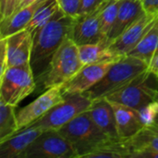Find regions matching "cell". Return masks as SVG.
<instances>
[{"label":"cell","instance_id":"obj_1","mask_svg":"<svg viewBox=\"0 0 158 158\" xmlns=\"http://www.w3.org/2000/svg\"><path fill=\"white\" fill-rule=\"evenodd\" d=\"M76 19L66 15L61 9L55 18L32 35L31 67L35 80L40 82L61 44L71 37Z\"/></svg>","mask_w":158,"mask_h":158},{"label":"cell","instance_id":"obj_2","mask_svg":"<svg viewBox=\"0 0 158 158\" xmlns=\"http://www.w3.org/2000/svg\"><path fill=\"white\" fill-rule=\"evenodd\" d=\"M147 69L148 64L143 60L131 56H123L113 63L98 83L83 94L92 101L106 98L128 85Z\"/></svg>","mask_w":158,"mask_h":158},{"label":"cell","instance_id":"obj_3","mask_svg":"<svg viewBox=\"0 0 158 158\" xmlns=\"http://www.w3.org/2000/svg\"><path fill=\"white\" fill-rule=\"evenodd\" d=\"M58 131L72 144L78 158H85L97 148L114 140L94 122L88 111L74 118Z\"/></svg>","mask_w":158,"mask_h":158},{"label":"cell","instance_id":"obj_4","mask_svg":"<svg viewBox=\"0 0 158 158\" xmlns=\"http://www.w3.org/2000/svg\"><path fill=\"white\" fill-rule=\"evenodd\" d=\"M83 67L79 46L71 37L65 40L55 54L48 70L40 81L44 89L64 85Z\"/></svg>","mask_w":158,"mask_h":158},{"label":"cell","instance_id":"obj_5","mask_svg":"<svg viewBox=\"0 0 158 158\" xmlns=\"http://www.w3.org/2000/svg\"><path fill=\"white\" fill-rule=\"evenodd\" d=\"M93 101L84 94L64 96V99L53 106L44 117L30 125L44 131H58L77 116L88 111Z\"/></svg>","mask_w":158,"mask_h":158},{"label":"cell","instance_id":"obj_6","mask_svg":"<svg viewBox=\"0 0 158 158\" xmlns=\"http://www.w3.org/2000/svg\"><path fill=\"white\" fill-rule=\"evenodd\" d=\"M36 80L31 64L9 67L0 76V98L17 106L34 92Z\"/></svg>","mask_w":158,"mask_h":158},{"label":"cell","instance_id":"obj_7","mask_svg":"<svg viewBox=\"0 0 158 158\" xmlns=\"http://www.w3.org/2000/svg\"><path fill=\"white\" fill-rule=\"evenodd\" d=\"M157 93L158 77L147 69L128 85L106 98L137 110L156 100Z\"/></svg>","mask_w":158,"mask_h":158},{"label":"cell","instance_id":"obj_8","mask_svg":"<svg viewBox=\"0 0 158 158\" xmlns=\"http://www.w3.org/2000/svg\"><path fill=\"white\" fill-rule=\"evenodd\" d=\"M23 158H78V155L58 131H44L27 149Z\"/></svg>","mask_w":158,"mask_h":158},{"label":"cell","instance_id":"obj_9","mask_svg":"<svg viewBox=\"0 0 158 158\" xmlns=\"http://www.w3.org/2000/svg\"><path fill=\"white\" fill-rule=\"evenodd\" d=\"M63 99L62 85L46 89L37 99L22 107L17 113L19 130L21 131L40 119Z\"/></svg>","mask_w":158,"mask_h":158},{"label":"cell","instance_id":"obj_10","mask_svg":"<svg viewBox=\"0 0 158 158\" xmlns=\"http://www.w3.org/2000/svg\"><path fill=\"white\" fill-rule=\"evenodd\" d=\"M113 63L114 62H106L83 66L62 86L63 95L67 96L87 92L104 78Z\"/></svg>","mask_w":158,"mask_h":158},{"label":"cell","instance_id":"obj_11","mask_svg":"<svg viewBox=\"0 0 158 158\" xmlns=\"http://www.w3.org/2000/svg\"><path fill=\"white\" fill-rule=\"evenodd\" d=\"M156 18L157 17L144 13L131 24L120 35L110 42L109 45L111 49L121 57L129 56Z\"/></svg>","mask_w":158,"mask_h":158},{"label":"cell","instance_id":"obj_12","mask_svg":"<svg viewBox=\"0 0 158 158\" xmlns=\"http://www.w3.org/2000/svg\"><path fill=\"white\" fill-rule=\"evenodd\" d=\"M105 5L89 15L76 19L71 38L78 45L107 41L102 33L100 21L101 13Z\"/></svg>","mask_w":158,"mask_h":158},{"label":"cell","instance_id":"obj_13","mask_svg":"<svg viewBox=\"0 0 158 158\" xmlns=\"http://www.w3.org/2000/svg\"><path fill=\"white\" fill-rule=\"evenodd\" d=\"M5 39L8 68L30 64L32 49L31 33L27 29H24Z\"/></svg>","mask_w":158,"mask_h":158},{"label":"cell","instance_id":"obj_14","mask_svg":"<svg viewBox=\"0 0 158 158\" xmlns=\"http://www.w3.org/2000/svg\"><path fill=\"white\" fill-rule=\"evenodd\" d=\"M44 131L37 127H27L0 143V158H23L31 144Z\"/></svg>","mask_w":158,"mask_h":158},{"label":"cell","instance_id":"obj_15","mask_svg":"<svg viewBox=\"0 0 158 158\" xmlns=\"http://www.w3.org/2000/svg\"><path fill=\"white\" fill-rule=\"evenodd\" d=\"M94 122L111 139H120L118 132L115 112L112 105L106 98L93 101L88 110Z\"/></svg>","mask_w":158,"mask_h":158},{"label":"cell","instance_id":"obj_16","mask_svg":"<svg viewBox=\"0 0 158 158\" xmlns=\"http://www.w3.org/2000/svg\"><path fill=\"white\" fill-rule=\"evenodd\" d=\"M108 101L114 108L118 132L120 139L128 140L145 128L141 122L136 109L114 101Z\"/></svg>","mask_w":158,"mask_h":158},{"label":"cell","instance_id":"obj_17","mask_svg":"<svg viewBox=\"0 0 158 158\" xmlns=\"http://www.w3.org/2000/svg\"><path fill=\"white\" fill-rule=\"evenodd\" d=\"M144 13L141 0H121L116 21L108 33L107 41L110 43L116 39Z\"/></svg>","mask_w":158,"mask_h":158},{"label":"cell","instance_id":"obj_18","mask_svg":"<svg viewBox=\"0 0 158 158\" xmlns=\"http://www.w3.org/2000/svg\"><path fill=\"white\" fill-rule=\"evenodd\" d=\"M44 1V0H37L31 5L15 11L11 16L1 20V38H6L19 31L26 29L29 23L31 22L35 11Z\"/></svg>","mask_w":158,"mask_h":158},{"label":"cell","instance_id":"obj_19","mask_svg":"<svg viewBox=\"0 0 158 158\" xmlns=\"http://www.w3.org/2000/svg\"><path fill=\"white\" fill-rule=\"evenodd\" d=\"M109 42H100L95 44H81L79 46L80 58L83 66L91 64H100L106 62H116L121 58L110 47Z\"/></svg>","mask_w":158,"mask_h":158},{"label":"cell","instance_id":"obj_20","mask_svg":"<svg viewBox=\"0 0 158 158\" xmlns=\"http://www.w3.org/2000/svg\"><path fill=\"white\" fill-rule=\"evenodd\" d=\"M158 52V17L129 56L143 60L149 66Z\"/></svg>","mask_w":158,"mask_h":158},{"label":"cell","instance_id":"obj_21","mask_svg":"<svg viewBox=\"0 0 158 158\" xmlns=\"http://www.w3.org/2000/svg\"><path fill=\"white\" fill-rule=\"evenodd\" d=\"M126 143L130 152V158L142 151L158 152V133L149 128H143L133 137L126 140Z\"/></svg>","mask_w":158,"mask_h":158},{"label":"cell","instance_id":"obj_22","mask_svg":"<svg viewBox=\"0 0 158 158\" xmlns=\"http://www.w3.org/2000/svg\"><path fill=\"white\" fill-rule=\"evenodd\" d=\"M59 9L60 7L57 0H44L35 11L26 29L31 33V35H33L37 31L52 20Z\"/></svg>","mask_w":158,"mask_h":158},{"label":"cell","instance_id":"obj_23","mask_svg":"<svg viewBox=\"0 0 158 158\" xmlns=\"http://www.w3.org/2000/svg\"><path fill=\"white\" fill-rule=\"evenodd\" d=\"M15 107L0 98V143L19 131Z\"/></svg>","mask_w":158,"mask_h":158},{"label":"cell","instance_id":"obj_24","mask_svg":"<svg viewBox=\"0 0 158 158\" xmlns=\"http://www.w3.org/2000/svg\"><path fill=\"white\" fill-rule=\"evenodd\" d=\"M120 2L121 0H108V2L105 5L102 10L101 19H100L101 31L103 35L106 38V40H107L108 33L111 31L116 21Z\"/></svg>","mask_w":158,"mask_h":158},{"label":"cell","instance_id":"obj_25","mask_svg":"<svg viewBox=\"0 0 158 158\" xmlns=\"http://www.w3.org/2000/svg\"><path fill=\"white\" fill-rule=\"evenodd\" d=\"M137 113L141 122L145 128L152 126L158 116V101L154 100L148 103L140 109H137Z\"/></svg>","mask_w":158,"mask_h":158},{"label":"cell","instance_id":"obj_26","mask_svg":"<svg viewBox=\"0 0 158 158\" xmlns=\"http://www.w3.org/2000/svg\"><path fill=\"white\" fill-rule=\"evenodd\" d=\"M82 0H57L60 9L68 16L74 19L79 17Z\"/></svg>","mask_w":158,"mask_h":158},{"label":"cell","instance_id":"obj_27","mask_svg":"<svg viewBox=\"0 0 158 158\" xmlns=\"http://www.w3.org/2000/svg\"><path fill=\"white\" fill-rule=\"evenodd\" d=\"M107 1L108 0H82L78 18H81V17H83V16L93 13L96 9L101 7L103 5H105Z\"/></svg>","mask_w":158,"mask_h":158},{"label":"cell","instance_id":"obj_28","mask_svg":"<svg viewBox=\"0 0 158 158\" xmlns=\"http://www.w3.org/2000/svg\"><path fill=\"white\" fill-rule=\"evenodd\" d=\"M0 76L5 73L8 68L7 64V52H6V43L5 38L0 39Z\"/></svg>","mask_w":158,"mask_h":158},{"label":"cell","instance_id":"obj_29","mask_svg":"<svg viewBox=\"0 0 158 158\" xmlns=\"http://www.w3.org/2000/svg\"><path fill=\"white\" fill-rule=\"evenodd\" d=\"M146 14L158 17V0H141Z\"/></svg>","mask_w":158,"mask_h":158},{"label":"cell","instance_id":"obj_30","mask_svg":"<svg viewBox=\"0 0 158 158\" xmlns=\"http://www.w3.org/2000/svg\"><path fill=\"white\" fill-rule=\"evenodd\" d=\"M19 3V0H6L5 11H4L3 15L1 16V20H3V19L8 18L9 16H11L14 13L15 9L17 8Z\"/></svg>","mask_w":158,"mask_h":158},{"label":"cell","instance_id":"obj_31","mask_svg":"<svg viewBox=\"0 0 158 158\" xmlns=\"http://www.w3.org/2000/svg\"><path fill=\"white\" fill-rule=\"evenodd\" d=\"M132 158H158V152L155 151H142L133 155Z\"/></svg>","mask_w":158,"mask_h":158},{"label":"cell","instance_id":"obj_32","mask_svg":"<svg viewBox=\"0 0 158 158\" xmlns=\"http://www.w3.org/2000/svg\"><path fill=\"white\" fill-rule=\"evenodd\" d=\"M148 69L158 77V53L154 56L148 66Z\"/></svg>","mask_w":158,"mask_h":158},{"label":"cell","instance_id":"obj_33","mask_svg":"<svg viewBox=\"0 0 158 158\" xmlns=\"http://www.w3.org/2000/svg\"><path fill=\"white\" fill-rule=\"evenodd\" d=\"M35 1H37V0H22V1L19 3V5L17 6V8L15 9V11H17V10H19V9H20V8H22V7H24V6H27L32 4V3L35 2ZM15 11H14V12H15Z\"/></svg>","mask_w":158,"mask_h":158},{"label":"cell","instance_id":"obj_34","mask_svg":"<svg viewBox=\"0 0 158 158\" xmlns=\"http://www.w3.org/2000/svg\"><path fill=\"white\" fill-rule=\"evenodd\" d=\"M150 130H152L153 131H155V132H156L158 133V116L157 118H156V121L154 122V124L152 125V126H150V127H148Z\"/></svg>","mask_w":158,"mask_h":158},{"label":"cell","instance_id":"obj_35","mask_svg":"<svg viewBox=\"0 0 158 158\" xmlns=\"http://www.w3.org/2000/svg\"><path fill=\"white\" fill-rule=\"evenodd\" d=\"M6 3V0H0V17L3 15V13L5 11Z\"/></svg>","mask_w":158,"mask_h":158},{"label":"cell","instance_id":"obj_36","mask_svg":"<svg viewBox=\"0 0 158 158\" xmlns=\"http://www.w3.org/2000/svg\"><path fill=\"white\" fill-rule=\"evenodd\" d=\"M156 100H157L158 101V93H157V94H156Z\"/></svg>","mask_w":158,"mask_h":158},{"label":"cell","instance_id":"obj_37","mask_svg":"<svg viewBox=\"0 0 158 158\" xmlns=\"http://www.w3.org/2000/svg\"><path fill=\"white\" fill-rule=\"evenodd\" d=\"M157 53H158V52H157ZM157 53H156V54H157Z\"/></svg>","mask_w":158,"mask_h":158}]
</instances>
